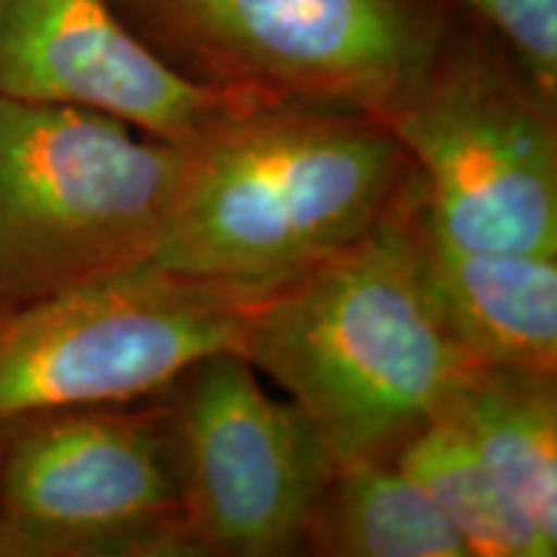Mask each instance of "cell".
Listing matches in <instances>:
<instances>
[{
	"label": "cell",
	"instance_id": "6da1fadb",
	"mask_svg": "<svg viewBox=\"0 0 557 557\" xmlns=\"http://www.w3.org/2000/svg\"><path fill=\"white\" fill-rule=\"evenodd\" d=\"M416 176L367 235L263 297L240 354L302 410L331 465L393 457L478 364L413 233Z\"/></svg>",
	"mask_w": 557,
	"mask_h": 557
},
{
	"label": "cell",
	"instance_id": "7a4b0ae2",
	"mask_svg": "<svg viewBox=\"0 0 557 557\" xmlns=\"http://www.w3.org/2000/svg\"><path fill=\"white\" fill-rule=\"evenodd\" d=\"M413 176L408 152L377 116L248 99L189 148L152 261L274 289L367 235Z\"/></svg>",
	"mask_w": 557,
	"mask_h": 557
},
{
	"label": "cell",
	"instance_id": "3957f363",
	"mask_svg": "<svg viewBox=\"0 0 557 557\" xmlns=\"http://www.w3.org/2000/svg\"><path fill=\"white\" fill-rule=\"evenodd\" d=\"M189 148L0 96V308L156 259Z\"/></svg>",
	"mask_w": 557,
	"mask_h": 557
},
{
	"label": "cell",
	"instance_id": "277c9868",
	"mask_svg": "<svg viewBox=\"0 0 557 557\" xmlns=\"http://www.w3.org/2000/svg\"><path fill=\"white\" fill-rule=\"evenodd\" d=\"M181 75L222 94L380 116L455 29L442 0H111Z\"/></svg>",
	"mask_w": 557,
	"mask_h": 557
},
{
	"label": "cell",
	"instance_id": "5b68a950",
	"mask_svg": "<svg viewBox=\"0 0 557 557\" xmlns=\"http://www.w3.org/2000/svg\"><path fill=\"white\" fill-rule=\"evenodd\" d=\"M483 32L451 29L380 122L408 152L421 212L442 238L557 253V99Z\"/></svg>",
	"mask_w": 557,
	"mask_h": 557
},
{
	"label": "cell",
	"instance_id": "8992f818",
	"mask_svg": "<svg viewBox=\"0 0 557 557\" xmlns=\"http://www.w3.org/2000/svg\"><path fill=\"white\" fill-rule=\"evenodd\" d=\"M271 289L156 261L0 308V426L163 393L199 359L238 351Z\"/></svg>",
	"mask_w": 557,
	"mask_h": 557
},
{
	"label": "cell",
	"instance_id": "52a82bcc",
	"mask_svg": "<svg viewBox=\"0 0 557 557\" xmlns=\"http://www.w3.org/2000/svg\"><path fill=\"white\" fill-rule=\"evenodd\" d=\"M0 557H194L163 393L0 426Z\"/></svg>",
	"mask_w": 557,
	"mask_h": 557
},
{
	"label": "cell",
	"instance_id": "ba28073f",
	"mask_svg": "<svg viewBox=\"0 0 557 557\" xmlns=\"http://www.w3.org/2000/svg\"><path fill=\"white\" fill-rule=\"evenodd\" d=\"M163 400L194 557L305 555L333 465L302 410L238 351L199 359Z\"/></svg>",
	"mask_w": 557,
	"mask_h": 557
},
{
	"label": "cell",
	"instance_id": "9c48e42d",
	"mask_svg": "<svg viewBox=\"0 0 557 557\" xmlns=\"http://www.w3.org/2000/svg\"><path fill=\"white\" fill-rule=\"evenodd\" d=\"M0 96L99 111L184 148L248 101L181 75L111 0H0Z\"/></svg>",
	"mask_w": 557,
	"mask_h": 557
},
{
	"label": "cell",
	"instance_id": "30bf717a",
	"mask_svg": "<svg viewBox=\"0 0 557 557\" xmlns=\"http://www.w3.org/2000/svg\"><path fill=\"white\" fill-rule=\"evenodd\" d=\"M413 233L431 289L478 364L557 372V253H508L457 246L421 212Z\"/></svg>",
	"mask_w": 557,
	"mask_h": 557
},
{
	"label": "cell",
	"instance_id": "8fae6325",
	"mask_svg": "<svg viewBox=\"0 0 557 557\" xmlns=\"http://www.w3.org/2000/svg\"><path fill=\"white\" fill-rule=\"evenodd\" d=\"M438 416L557 542L555 369L475 364Z\"/></svg>",
	"mask_w": 557,
	"mask_h": 557
},
{
	"label": "cell",
	"instance_id": "7c38bea8",
	"mask_svg": "<svg viewBox=\"0 0 557 557\" xmlns=\"http://www.w3.org/2000/svg\"><path fill=\"white\" fill-rule=\"evenodd\" d=\"M305 555L472 557L442 508L395 457L331 468L312 506Z\"/></svg>",
	"mask_w": 557,
	"mask_h": 557
},
{
	"label": "cell",
	"instance_id": "4fadbf2b",
	"mask_svg": "<svg viewBox=\"0 0 557 557\" xmlns=\"http://www.w3.org/2000/svg\"><path fill=\"white\" fill-rule=\"evenodd\" d=\"M468 545L472 557H555L547 537L465 436L436 416L393 455Z\"/></svg>",
	"mask_w": 557,
	"mask_h": 557
},
{
	"label": "cell",
	"instance_id": "5bb4252c",
	"mask_svg": "<svg viewBox=\"0 0 557 557\" xmlns=\"http://www.w3.org/2000/svg\"><path fill=\"white\" fill-rule=\"evenodd\" d=\"M557 99V0H459Z\"/></svg>",
	"mask_w": 557,
	"mask_h": 557
}]
</instances>
